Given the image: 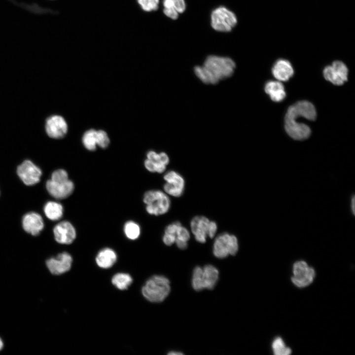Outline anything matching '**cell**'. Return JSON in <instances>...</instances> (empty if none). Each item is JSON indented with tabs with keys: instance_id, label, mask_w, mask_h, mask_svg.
Returning <instances> with one entry per match:
<instances>
[{
	"instance_id": "1",
	"label": "cell",
	"mask_w": 355,
	"mask_h": 355,
	"mask_svg": "<svg viewBox=\"0 0 355 355\" xmlns=\"http://www.w3.org/2000/svg\"><path fill=\"white\" fill-rule=\"evenodd\" d=\"M236 68L235 62L230 58L209 55L203 65L194 69V73L205 84H214L231 76Z\"/></svg>"
},
{
	"instance_id": "2",
	"label": "cell",
	"mask_w": 355,
	"mask_h": 355,
	"mask_svg": "<svg viewBox=\"0 0 355 355\" xmlns=\"http://www.w3.org/2000/svg\"><path fill=\"white\" fill-rule=\"evenodd\" d=\"M143 296L151 302H161L170 291L169 280L163 276L155 275L149 278L142 288Z\"/></svg>"
},
{
	"instance_id": "3",
	"label": "cell",
	"mask_w": 355,
	"mask_h": 355,
	"mask_svg": "<svg viewBox=\"0 0 355 355\" xmlns=\"http://www.w3.org/2000/svg\"><path fill=\"white\" fill-rule=\"evenodd\" d=\"M219 272L212 265H207L203 268L195 267L193 270L192 285L196 291L204 289H213L218 279Z\"/></svg>"
},
{
	"instance_id": "4",
	"label": "cell",
	"mask_w": 355,
	"mask_h": 355,
	"mask_svg": "<svg viewBox=\"0 0 355 355\" xmlns=\"http://www.w3.org/2000/svg\"><path fill=\"white\" fill-rule=\"evenodd\" d=\"M143 202L147 213L156 216L166 213L170 207L168 196L159 190L147 191L143 195Z\"/></svg>"
},
{
	"instance_id": "5",
	"label": "cell",
	"mask_w": 355,
	"mask_h": 355,
	"mask_svg": "<svg viewBox=\"0 0 355 355\" xmlns=\"http://www.w3.org/2000/svg\"><path fill=\"white\" fill-rule=\"evenodd\" d=\"M237 18L235 14L224 6L214 8L211 14V24L215 31L229 32L236 26Z\"/></svg>"
},
{
	"instance_id": "6",
	"label": "cell",
	"mask_w": 355,
	"mask_h": 355,
	"mask_svg": "<svg viewBox=\"0 0 355 355\" xmlns=\"http://www.w3.org/2000/svg\"><path fill=\"white\" fill-rule=\"evenodd\" d=\"M238 248V242L236 236L223 233L215 239L213 246V253L215 257L223 258L229 254L235 255Z\"/></svg>"
},
{
	"instance_id": "7",
	"label": "cell",
	"mask_w": 355,
	"mask_h": 355,
	"mask_svg": "<svg viewBox=\"0 0 355 355\" xmlns=\"http://www.w3.org/2000/svg\"><path fill=\"white\" fill-rule=\"evenodd\" d=\"M291 281L298 287L302 288L310 284L316 276L314 268L309 267L304 261L295 262L293 265Z\"/></svg>"
},
{
	"instance_id": "8",
	"label": "cell",
	"mask_w": 355,
	"mask_h": 355,
	"mask_svg": "<svg viewBox=\"0 0 355 355\" xmlns=\"http://www.w3.org/2000/svg\"><path fill=\"white\" fill-rule=\"evenodd\" d=\"M17 174L26 185L37 183L42 175L41 169L30 160H24L17 168Z\"/></svg>"
},
{
	"instance_id": "9",
	"label": "cell",
	"mask_w": 355,
	"mask_h": 355,
	"mask_svg": "<svg viewBox=\"0 0 355 355\" xmlns=\"http://www.w3.org/2000/svg\"><path fill=\"white\" fill-rule=\"evenodd\" d=\"M323 73L327 81L336 85H341L347 81L348 70L343 62L335 61L331 66L324 68Z\"/></svg>"
},
{
	"instance_id": "10",
	"label": "cell",
	"mask_w": 355,
	"mask_h": 355,
	"mask_svg": "<svg viewBox=\"0 0 355 355\" xmlns=\"http://www.w3.org/2000/svg\"><path fill=\"white\" fill-rule=\"evenodd\" d=\"M316 116L314 106L307 101H301L288 107L284 118L296 120L299 117H302L309 120H315Z\"/></svg>"
},
{
	"instance_id": "11",
	"label": "cell",
	"mask_w": 355,
	"mask_h": 355,
	"mask_svg": "<svg viewBox=\"0 0 355 355\" xmlns=\"http://www.w3.org/2000/svg\"><path fill=\"white\" fill-rule=\"evenodd\" d=\"M44 128L49 137L59 139L63 138L67 134L68 126L63 116L54 114L50 116L46 119Z\"/></svg>"
},
{
	"instance_id": "12",
	"label": "cell",
	"mask_w": 355,
	"mask_h": 355,
	"mask_svg": "<svg viewBox=\"0 0 355 355\" xmlns=\"http://www.w3.org/2000/svg\"><path fill=\"white\" fill-rule=\"evenodd\" d=\"M48 193L56 199H64L69 197L74 191L75 186L71 179L66 181H53L48 179L45 183Z\"/></svg>"
},
{
	"instance_id": "13",
	"label": "cell",
	"mask_w": 355,
	"mask_h": 355,
	"mask_svg": "<svg viewBox=\"0 0 355 355\" xmlns=\"http://www.w3.org/2000/svg\"><path fill=\"white\" fill-rule=\"evenodd\" d=\"M53 232L55 241L60 244H71L76 237L74 226L67 220L57 223L53 228Z\"/></svg>"
},
{
	"instance_id": "14",
	"label": "cell",
	"mask_w": 355,
	"mask_h": 355,
	"mask_svg": "<svg viewBox=\"0 0 355 355\" xmlns=\"http://www.w3.org/2000/svg\"><path fill=\"white\" fill-rule=\"evenodd\" d=\"M72 262L71 255L67 252H63L56 257L48 258L46 261V265L51 273L59 275L70 270Z\"/></svg>"
},
{
	"instance_id": "15",
	"label": "cell",
	"mask_w": 355,
	"mask_h": 355,
	"mask_svg": "<svg viewBox=\"0 0 355 355\" xmlns=\"http://www.w3.org/2000/svg\"><path fill=\"white\" fill-rule=\"evenodd\" d=\"M169 163V158L166 153H158L153 150H150L146 154L144 166L150 172L162 173L165 170Z\"/></svg>"
},
{
	"instance_id": "16",
	"label": "cell",
	"mask_w": 355,
	"mask_h": 355,
	"mask_svg": "<svg viewBox=\"0 0 355 355\" xmlns=\"http://www.w3.org/2000/svg\"><path fill=\"white\" fill-rule=\"evenodd\" d=\"M166 183L164 185L165 191L171 196L180 197L184 190L185 182L183 178L178 173L171 171L164 176Z\"/></svg>"
},
{
	"instance_id": "17",
	"label": "cell",
	"mask_w": 355,
	"mask_h": 355,
	"mask_svg": "<svg viewBox=\"0 0 355 355\" xmlns=\"http://www.w3.org/2000/svg\"><path fill=\"white\" fill-rule=\"evenodd\" d=\"M212 221L205 216L194 217L190 222L192 232L196 240L201 243H204L207 236H209Z\"/></svg>"
},
{
	"instance_id": "18",
	"label": "cell",
	"mask_w": 355,
	"mask_h": 355,
	"mask_svg": "<svg viewBox=\"0 0 355 355\" xmlns=\"http://www.w3.org/2000/svg\"><path fill=\"white\" fill-rule=\"evenodd\" d=\"M22 225L27 233L33 236H37L43 230L44 222L42 216L39 213L30 212L23 217Z\"/></svg>"
},
{
	"instance_id": "19",
	"label": "cell",
	"mask_w": 355,
	"mask_h": 355,
	"mask_svg": "<svg viewBox=\"0 0 355 355\" xmlns=\"http://www.w3.org/2000/svg\"><path fill=\"white\" fill-rule=\"evenodd\" d=\"M272 72L279 81H286L293 75L294 70L289 61L281 59L274 64Z\"/></svg>"
},
{
	"instance_id": "20",
	"label": "cell",
	"mask_w": 355,
	"mask_h": 355,
	"mask_svg": "<svg viewBox=\"0 0 355 355\" xmlns=\"http://www.w3.org/2000/svg\"><path fill=\"white\" fill-rule=\"evenodd\" d=\"M163 12L168 17L176 20L186 9L185 0H163Z\"/></svg>"
},
{
	"instance_id": "21",
	"label": "cell",
	"mask_w": 355,
	"mask_h": 355,
	"mask_svg": "<svg viewBox=\"0 0 355 355\" xmlns=\"http://www.w3.org/2000/svg\"><path fill=\"white\" fill-rule=\"evenodd\" d=\"M117 260V254L112 248H106L102 249L96 257L97 264L101 268L107 269L111 267Z\"/></svg>"
},
{
	"instance_id": "22",
	"label": "cell",
	"mask_w": 355,
	"mask_h": 355,
	"mask_svg": "<svg viewBox=\"0 0 355 355\" xmlns=\"http://www.w3.org/2000/svg\"><path fill=\"white\" fill-rule=\"evenodd\" d=\"M264 90L271 100L275 102L282 101L286 96L284 86L280 81H268L265 85Z\"/></svg>"
},
{
	"instance_id": "23",
	"label": "cell",
	"mask_w": 355,
	"mask_h": 355,
	"mask_svg": "<svg viewBox=\"0 0 355 355\" xmlns=\"http://www.w3.org/2000/svg\"><path fill=\"white\" fill-rule=\"evenodd\" d=\"M43 211L45 216L49 219L57 221L62 217L64 213V208L59 202L50 201L45 204Z\"/></svg>"
},
{
	"instance_id": "24",
	"label": "cell",
	"mask_w": 355,
	"mask_h": 355,
	"mask_svg": "<svg viewBox=\"0 0 355 355\" xmlns=\"http://www.w3.org/2000/svg\"><path fill=\"white\" fill-rule=\"evenodd\" d=\"M123 232L129 240H135L138 239L141 233L139 224L133 220L126 221L123 226Z\"/></svg>"
},
{
	"instance_id": "25",
	"label": "cell",
	"mask_w": 355,
	"mask_h": 355,
	"mask_svg": "<svg viewBox=\"0 0 355 355\" xmlns=\"http://www.w3.org/2000/svg\"><path fill=\"white\" fill-rule=\"evenodd\" d=\"M133 279L131 276L128 274L119 273L112 278V284L117 288L120 290L126 289L131 284Z\"/></svg>"
},
{
	"instance_id": "26",
	"label": "cell",
	"mask_w": 355,
	"mask_h": 355,
	"mask_svg": "<svg viewBox=\"0 0 355 355\" xmlns=\"http://www.w3.org/2000/svg\"><path fill=\"white\" fill-rule=\"evenodd\" d=\"M96 133L97 130L91 129L87 130L82 136L83 145L89 151H94L97 148Z\"/></svg>"
},
{
	"instance_id": "27",
	"label": "cell",
	"mask_w": 355,
	"mask_h": 355,
	"mask_svg": "<svg viewBox=\"0 0 355 355\" xmlns=\"http://www.w3.org/2000/svg\"><path fill=\"white\" fill-rule=\"evenodd\" d=\"M190 238V234L188 230L179 225L176 233L175 242L177 247L181 249H185L187 246V241Z\"/></svg>"
},
{
	"instance_id": "28",
	"label": "cell",
	"mask_w": 355,
	"mask_h": 355,
	"mask_svg": "<svg viewBox=\"0 0 355 355\" xmlns=\"http://www.w3.org/2000/svg\"><path fill=\"white\" fill-rule=\"evenodd\" d=\"M272 347L275 355H288L291 353V349L285 346L281 337H277L274 340Z\"/></svg>"
},
{
	"instance_id": "29",
	"label": "cell",
	"mask_w": 355,
	"mask_h": 355,
	"mask_svg": "<svg viewBox=\"0 0 355 355\" xmlns=\"http://www.w3.org/2000/svg\"><path fill=\"white\" fill-rule=\"evenodd\" d=\"M142 9L146 12L156 10L158 8L159 0H137Z\"/></svg>"
},
{
	"instance_id": "30",
	"label": "cell",
	"mask_w": 355,
	"mask_h": 355,
	"mask_svg": "<svg viewBox=\"0 0 355 355\" xmlns=\"http://www.w3.org/2000/svg\"><path fill=\"white\" fill-rule=\"evenodd\" d=\"M97 144L102 148H106L109 144L110 140L106 132L103 130H97Z\"/></svg>"
},
{
	"instance_id": "31",
	"label": "cell",
	"mask_w": 355,
	"mask_h": 355,
	"mask_svg": "<svg viewBox=\"0 0 355 355\" xmlns=\"http://www.w3.org/2000/svg\"><path fill=\"white\" fill-rule=\"evenodd\" d=\"M50 179L53 181H66L69 179V175L64 169H57L52 173Z\"/></svg>"
},
{
	"instance_id": "32",
	"label": "cell",
	"mask_w": 355,
	"mask_h": 355,
	"mask_svg": "<svg viewBox=\"0 0 355 355\" xmlns=\"http://www.w3.org/2000/svg\"><path fill=\"white\" fill-rule=\"evenodd\" d=\"M176 238L174 236L164 233L163 237V242L167 246H171L175 242Z\"/></svg>"
},
{
	"instance_id": "33",
	"label": "cell",
	"mask_w": 355,
	"mask_h": 355,
	"mask_svg": "<svg viewBox=\"0 0 355 355\" xmlns=\"http://www.w3.org/2000/svg\"><path fill=\"white\" fill-rule=\"evenodd\" d=\"M351 208L353 213L354 215L355 214V196H353L351 199Z\"/></svg>"
},
{
	"instance_id": "34",
	"label": "cell",
	"mask_w": 355,
	"mask_h": 355,
	"mask_svg": "<svg viewBox=\"0 0 355 355\" xmlns=\"http://www.w3.org/2000/svg\"><path fill=\"white\" fill-rule=\"evenodd\" d=\"M168 355H182V353L181 352H170Z\"/></svg>"
},
{
	"instance_id": "35",
	"label": "cell",
	"mask_w": 355,
	"mask_h": 355,
	"mask_svg": "<svg viewBox=\"0 0 355 355\" xmlns=\"http://www.w3.org/2000/svg\"><path fill=\"white\" fill-rule=\"evenodd\" d=\"M3 348V342L2 340L0 337V351H1Z\"/></svg>"
}]
</instances>
